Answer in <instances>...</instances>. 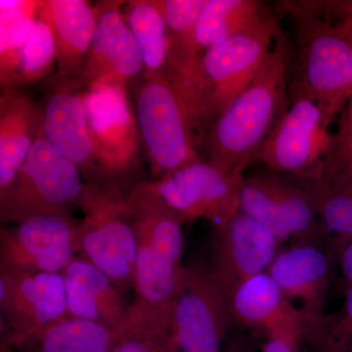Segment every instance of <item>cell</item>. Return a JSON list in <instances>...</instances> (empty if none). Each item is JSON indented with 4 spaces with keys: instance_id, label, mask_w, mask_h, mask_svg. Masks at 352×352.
I'll use <instances>...</instances> for the list:
<instances>
[{
    "instance_id": "cell-1",
    "label": "cell",
    "mask_w": 352,
    "mask_h": 352,
    "mask_svg": "<svg viewBox=\"0 0 352 352\" xmlns=\"http://www.w3.org/2000/svg\"><path fill=\"white\" fill-rule=\"evenodd\" d=\"M293 47L284 30L263 69L224 110L203 140L207 162L223 173H244L289 107Z\"/></svg>"
},
{
    "instance_id": "cell-2",
    "label": "cell",
    "mask_w": 352,
    "mask_h": 352,
    "mask_svg": "<svg viewBox=\"0 0 352 352\" xmlns=\"http://www.w3.org/2000/svg\"><path fill=\"white\" fill-rule=\"evenodd\" d=\"M136 242L134 289L139 300L170 310L183 268L186 222L150 186L136 183L126 193Z\"/></svg>"
},
{
    "instance_id": "cell-3",
    "label": "cell",
    "mask_w": 352,
    "mask_h": 352,
    "mask_svg": "<svg viewBox=\"0 0 352 352\" xmlns=\"http://www.w3.org/2000/svg\"><path fill=\"white\" fill-rule=\"evenodd\" d=\"M288 14L296 43L289 68V99H310L335 117L352 95V39L338 34L328 18Z\"/></svg>"
},
{
    "instance_id": "cell-4",
    "label": "cell",
    "mask_w": 352,
    "mask_h": 352,
    "mask_svg": "<svg viewBox=\"0 0 352 352\" xmlns=\"http://www.w3.org/2000/svg\"><path fill=\"white\" fill-rule=\"evenodd\" d=\"M76 229V256L96 266L126 294L134 288L136 242L126 192L113 182H85Z\"/></svg>"
},
{
    "instance_id": "cell-5",
    "label": "cell",
    "mask_w": 352,
    "mask_h": 352,
    "mask_svg": "<svg viewBox=\"0 0 352 352\" xmlns=\"http://www.w3.org/2000/svg\"><path fill=\"white\" fill-rule=\"evenodd\" d=\"M280 29L279 14L273 12L261 24L201 54L199 92L204 139L229 104L263 69Z\"/></svg>"
},
{
    "instance_id": "cell-6",
    "label": "cell",
    "mask_w": 352,
    "mask_h": 352,
    "mask_svg": "<svg viewBox=\"0 0 352 352\" xmlns=\"http://www.w3.org/2000/svg\"><path fill=\"white\" fill-rule=\"evenodd\" d=\"M85 180L78 168L39 132L15 182L0 196V222L18 223L45 214H68L80 206Z\"/></svg>"
},
{
    "instance_id": "cell-7",
    "label": "cell",
    "mask_w": 352,
    "mask_h": 352,
    "mask_svg": "<svg viewBox=\"0 0 352 352\" xmlns=\"http://www.w3.org/2000/svg\"><path fill=\"white\" fill-rule=\"evenodd\" d=\"M85 89V119L101 182L118 183L126 191L138 170L141 145L126 83L101 80Z\"/></svg>"
},
{
    "instance_id": "cell-8",
    "label": "cell",
    "mask_w": 352,
    "mask_h": 352,
    "mask_svg": "<svg viewBox=\"0 0 352 352\" xmlns=\"http://www.w3.org/2000/svg\"><path fill=\"white\" fill-rule=\"evenodd\" d=\"M134 113L141 143L156 179L203 160L188 115L168 76L143 78Z\"/></svg>"
},
{
    "instance_id": "cell-9",
    "label": "cell",
    "mask_w": 352,
    "mask_h": 352,
    "mask_svg": "<svg viewBox=\"0 0 352 352\" xmlns=\"http://www.w3.org/2000/svg\"><path fill=\"white\" fill-rule=\"evenodd\" d=\"M333 116L316 102L289 99V107L264 143L254 162L267 170L293 176L320 189L324 164L332 144Z\"/></svg>"
},
{
    "instance_id": "cell-10",
    "label": "cell",
    "mask_w": 352,
    "mask_h": 352,
    "mask_svg": "<svg viewBox=\"0 0 352 352\" xmlns=\"http://www.w3.org/2000/svg\"><path fill=\"white\" fill-rule=\"evenodd\" d=\"M320 200L317 185L267 170L245 176L239 210L285 243L314 235Z\"/></svg>"
},
{
    "instance_id": "cell-11",
    "label": "cell",
    "mask_w": 352,
    "mask_h": 352,
    "mask_svg": "<svg viewBox=\"0 0 352 352\" xmlns=\"http://www.w3.org/2000/svg\"><path fill=\"white\" fill-rule=\"evenodd\" d=\"M179 352H221L230 323L228 302L210 270L183 266L170 307Z\"/></svg>"
},
{
    "instance_id": "cell-12",
    "label": "cell",
    "mask_w": 352,
    "mask_h": 352,
    "mask_svg": "<svg viewBox=\"0 0 352 352\" xmlns=\"http://www.w3.org/2000/svg\"><path fill=\"white\" fill-rule=\"evenodd\" d=\"M1 351L12 352L52 324L68 316L66 286L60 274L0 271Z\"/></svg>"
},
{
    "instance_id": "cell-13",
    "label": "cell",
    "mask_w": 352,
    "mask_h": 352,
    "mask_svg": "<svg viewBox=\"0 0 352 352\" xmlns=\"http://www.w3.org/2000/svg\"><path fill=\"white\" fill-rule=\"evenodd\" d=\"M244 177V173H226L201 160L149 184L185 222L204 219L220 228L240 210Z\"/></svg>"
},
{
    "instance_id": "cell-14",
    "label": "cell",
    "mask_w": 352,
    "mask_h": 352,
    "mask_svg": "<svg viewBox=\"0 0 352 352\" xmlns=\"http://www.w3.org/2000/svg\"><path fill=\"white\" fill-rule=\"evenodd\" d=\"M80 220L68 214H45L0 230V271L60 274L76 256Z\"/></svg>"
},
{
    "instance_id": "cell-15",
    "label": "cell",
    "mask_w": 352,
    "mask_h": 352,
    "mask_svg": "<svg viewBox=\"0 0 352 352\" xmlns=\"http://www.w3.org/2000/svg\"><path fill=\"white\" fill-rule=\"evenodd\" d=\"M282 245L266 227L240 210L226 226L214 228L210 271L227 302L241 285L268 270Z\"/></svg>"
},
{
    "instance_id": "cell-16",
    "label": "cell",
    "mask_w": 352,
    "mask_h": 352,
    "mask_svg": "<svg viewBox=\"0 0 352 352\" xmlns=\"http://www.w3.org/2000/svg\"><path fill=\"white\" fill-rule=\"evenodd\" d=\"M208 0H156L168 32L166 76L193 127L201 138L199 66L201 52L196 41V25Z\"/></svg>"
},
{
    "instance_id": "cell-17",
    "label": "cell",
    "mask_w": 352,
    "mask_h": 352,
    "mask_svg": "<svg viewBox=\"0 0 352 352\" xmlns=\"http://www.w3.org/2000/svg\"><path fill=\"white\" fill-rule=\"evenodd\" d=\"M122 1H102L94 6L96 25L91 47L80 82L87 88L101 80L126 83L144 74L138 41L122 11Z\"/></svg>"
},
{
    "instance_id": "cell-18",
    "label": "cell",
    "mask_w": 352,
    "mask_h": 352,
    "mask_svg": "<svg viewBox=\"0 0 352 352\" xmlns=\"http://www.w3.org/2000/svg\"><path fill=\"white\" fill-rule=\"evenodd\" d=\"M58 78L43 109L41 134L59 154L75 164L85 182H103L85 119V89L78 80Z\"/></svg>"
},
{
    "instance_id": "cell-19",
    "label": "cell",
    "mask_w": 352,
    "mask_h": 352,
    "mask_svg": "<svg viewBox=\"0 0 352 352\" xmlns=\"http://www.w3.org/2000/svg\"><path fill=\"white\" fill-rule=\"evenodd\" d=\"M230 322L263 331L268 339L302 342L307 319L289 302L270 273H261L236 289L228 298Z\"/></svg>"
},
{
    "instance_id": "cell-20",
    "label": "cell",
    "mask_w": 352,
    "mask_h": 352,
    "mask_svg": "<svg viewBox=\"0 0 352 352\" xmlns=\"http://www.w3.org/2000/svg\"><path fill=\"white\" fill-rule=\"evenodd\" d=\"M330 256L311 245L281 250L267 272L289 302L307 319V325L323 316L329 288Z\"/></svg>"
},
{
    "instance_id": "cell-21",
    "label": "cell",
    "mask_w": 352,
    "mask_h": 352,
    "mask_svg": "<svg viewBox=\"0 0 352 352\" xmlns=\"http://www.w3.org/2000/svg\"><path fill=\"white\" fill-rule=\"evenodd\" d=\"M36 15L52 32L58 78L80 80L96 25L94 6L85 0H41Z\"/></svg>"
},
{
    "instance_id": "cell-22",
    "label": "cell",
    "mask_w": 352,
    "mask_h": 352,
    "mask_svg": "<svg viewBox=\"0 0 352 352\" xmlns=\"http://www.w3.org/2000/svg\"><path fill=\"white\" fill-rule=\"evenodd\" d=\"M69 316L119 327L127 321L131 305L124 294L100 270L76 256L61 273Z\"/></svg>"
},
{
    "instance_id": "cell-23",
    "label": "cell",
    "mask_w": 352,
    "mask_h": 352,
    "mask_svg": "<svg viewBox=\"0 0 352 352\" xmlns=\"http://www.w3.org/2000/svg\"><path fill=\"white\" fill-rule=\"evenodd\" d=\"M43 109L18 90L0 97V196L10 188L43 126Z\"/></svg>"
},
{
    "instance_id": "cell-24",
    "label": "cell",
    "mask_w": 352,
    "mask_h": 352,
    "mask_svg": "<svg viewBox=\"0 0 352 352\" xmlns=\"http://www.w3.org/2000/svg\"><path fill=\"white\" fill-rule=\"evenodd\" d=\"M124 325L111 327L97 322L68 316L52 324L29 339L19 352H113L126 332Z\"/></svg>"
},
{
    "instance_id": "cell-25",
    "label": "cell",
    "mask_w": 352,
    "mask_h": 352,
    "mask_svg": "<svg viewBox=\"0 0 352 352\" xmlns=\"http://www.w3.org/2000/svg\"><path fill=\"white\" fill-rule=\"evenodd\" d=\"M258 0H208L196 25L201 52L261 24L272 14Z\"/></svg>"
},
{
    "instance_id": "cell-26",
    "label": "cell",
    "mask_w": 352,
    "mask_h": 352,
    "mask_svg": "<svg viewBox=\"0 0 352 352\" xmlns=\"http://www.w3.org/2000/svg\"><path fill=\"white\" fill-rule=\"evenodd\" d=\"M122 14L142 55L144 63L143 78L166 76L168 27L156 0L126 2Z\"/></svg>"
},
{
    "instance_id": "cell-27",
    "label": "cell",
    "mask_w": 352,
    "mask_h": 352,
    "mask_svg": "<svg viewBox=\"0 0 352 352\" xmlns=\"http://www.w3.org/2000/svg\"><path fill=\"white\" fill-rule=\"evenodd\" d=\"M113 352H179L170 310L136 300L131 305L129 325Z\"/></svg>"
},
{
    "instance_id": "cell-28",
    "label": "cell",
    "mask_w": 352,
    "mask_h": 352,
    "mask_svg": "<svg viewBox=\"0 0 352 352\" xmlns=\"http://www.w3.org/2000/svg\"><path fill=\"white\" fill-rule=\"evenodd\" d=\"M39 2L34 0L0 1V85L6 90L12 78L18 52L36 18Z\"/></svg>"
},
{
    "instance_id": "cell-29",
    "label": "cell",
    "mask_w": 352,
    "mask_h": 352,
    "mask_svg": "<svg viewBox=\"0 0 352 352\" xmlns=\"http://www.w3.org/2000/svg\"><path fill=\"white\" fill-rule=\"evenodd\" d=\"M57 65L56 47L50 25L36 16L27 39L18 52L12 78L6 90L38 82ZM6 91V90H3Z\"/></svg>"
},
{
    "instance_id": "cell-30",
    "label": "cell",
    "mask_w": 352,
    "mask_h": 352,
    "mask_svg": "<svg viewBox=\"0 0 352 352\" xmlns=\"http://www.w3.org/2000/svg\"><path fill=\"white\" fill-rule=\"evenodd\" d=\"M302 342L311 352H352V285L339 309L305 327Z\"/></svg>"
},
{
    "instance_id": "cell-31",
    "label": "cell",
    "mask_w": 352,
    "mask_h": 352,
    "mask_svg": "<svg viewBox=\"0 0 352 352\" xmlns=\"http://www.w3.org/2000/svg\"><path fill=\"white\" fill-rule=\"evenodd\" d=\"M319 219L324 230L333 235L331 250L337 259L352 244V176L321 196Z\"/></svg>"
},
{
    "instance_id": "cell-32",
    "label": "cell",
    "mask_w": 352,
    "mask_h": 352,
    "mask_svg": "<svg viewBox=\"0 0 352 352\" xmlns=\"http://www.w3.org/2000/svg\"><path fill=\"white\" fill-rule=\"evenodd\" d=\"M352 176V95L340 118L339 129L324 164L321 196Z\"/></svg>"
},
{
    "instance_id": "cell-33",
    "label": "cell",
    "mask_w": 352,
    "mask_h": 352,
    "mask_svg": "<svg viewBox=\"0 0 352 352\" xmlns=\"http://www.w3.org/2000/svg\"><path fill=\"white\" fill-rule=\"evenodd\" d=\"M340 271L342 287L346 291L352 285V244L342 250L337 258Z\"/></svg>"
},
{
    "instance_id": "cell-34",
    "label": "cell",
    "mask_w": 352,
    "mask_h": 352,
    "mask_svg": "<svg viewBox=\"0 0 352 352\" xmlns=\"http://www.w3.org/2000/svg\"><path fill=\"white\" fill-rule=\"evenodd\" d=\"M300 342L284 339H268L261 352H300Z\"/></svg>"
},
{
    "instance_id": "cell-35",
    "label": "cell",
    "mask_w": 352,
    "mask_h": 352,
    "mask_svg": "<svg viewBox=\"0 0 352 352\" xmlns=\"http://www.w3.org/2000/svg\"><path fill=\"white\" fill-rule=\"evenodd\" d=\"M333 29L344 38L352 39V1H346L342 17L333 24Z\"/></svg>"
},
{
    "instance_id": "cell-36",
    "label": "cell",
    "mask_w": 352,
    "mask_h": 352,
    "mask_svg": "<svg viewBox=\"0 0 352 352\" xmlns=\"http://www.w3.org/2000/svg\"><path fill=\"white\" fill-rule=\"evenodd\" d=\"M221 352H252L251 344L247 340L238 339L224 347Z\"/></svg>"
}]
</instances>
